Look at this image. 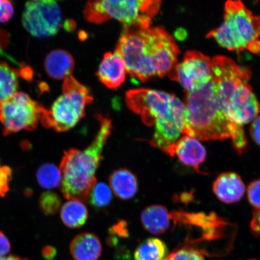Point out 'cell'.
Masks as SVG:
<instances>
[{"label":"cell","mask_w":260,"mask_h":260,"mask_svg":"<svg viewBox=\"0 0 260 260\" xmlns=\"http://www.w3.org/2000/svg\"><path fill=\"white\" fill-rule=\"evenodd\" d=\"M242 73H223L213 80L221 107L226 115L242 126L253 121L260 113V105L248 82Z\"/></svg>","instance_id":"obj_6"},{"label":"cell","mask_w":260,"mask_h":260,"mask_svg":"<svg viewBox=\"0 0 260 260\" xmlns=\"http://www.w3.org/2000/svg\"><path fill=\"white\" fill-rule=\"evenodd\" d=\"M168 74L170 79L180 83L187 92H192L211 80V59L199 51H188L183 61L175 64Z\"/></svg>","instance_id":"obj_11"},{"label":"cell","mask_w":260,"mask_h":260,"mask_svg":"<svg viewBox=\"0 0 260 260\" xmlns=\"http://www.w3.org/2000/svg\"><path fill=\"white\" fill-rule=\"evenodd\" d=\"M109 183L114 193L122 200L132 199L138 192L137 178L125 169L113 172L110 175Z\"/></svg>","instance_id":"obj_18"},{"label":"cell","mask_w":260,"mask_h":260,"mask_svg":"<svg viewBox=\"0 0 260 260\" xmlns=\"http://www.w3.org/2000/svg\"><path fill=\"white\" fill-rule=\"evenodd\" d=\"M42 253L45 259L50 260L56 255L57 250L53 246H46L42 249Z\"/></svg>","instance_id":"obj_33"},{"label":"cell","mask_w":260,"mask_h":260,"mask_svg":"<svg viewBox=\"0 0 260 260\" xmlns=\"http://www.w3.org/2000/svg\"><path fill=\"white\" fill-rule=\"evenodd\" d=\"M45 71L52 79L64 80L72 75L75 67L74 58L67 51L55 50L50 52L45 58Z\"/></svg>","instance_id":"obj_17"},{"label":"cell","mask_w":260,"mask_h":260,"mask_svg":"<svg viewBox=\"0 0 260 260\" xmlns=\"http://www.w3.org/2000/svg\"><path fill=\"white\" fill-rule=\"evenodd\" d=\"M250 260H256V259H250Z\"/></svg>","instance_id":"obj_38"},{"label":"cell","mask_w":260,"mask_h":260,"mask_svg":"<svg viewBox=\"0 0 260 260\" xmlns=\"http://www.w3.org/2000/svg\"><path fill=\"white\" fill-rule=\"evenodd\" d=\"M247 192L249 203L255 209H260V179L249 185Z\"/></svg>","instance_id":"obj_26"},{"label":"cell","mask_w":260,"mask_h":260,"mask_svg":"<svg viewBox=\"0 0 260 260\" xmlns=\"http://www.w3.org/2000/svg\"><path fill=\"white\" fill-rule=\"evenodd\" d=\"M251 228L255 235L260 237V209H255L253 212Z\"/></svg>","instance_id":"obj_32"},{"label":"cell","mask_w":260,"mask_h":260,"mask_svg":"<svg viewBox=\"0 0 260 260\" xmlns=\"http://www.w3.org/2000/svg\"><path fill=\"white\" fill-rule=\"evenodd\" d=\"M213 190L218 199L226 204L239 202L245 193V186L239 175L226 172L214 182Z\"/></svg>","instance_id":"obj_14"},{"label":"cell","mask_w":260,"mask_h":260,"mask_svg":"<svg viewBox=\"0 0 260 260\" xmlns=\"http://www.w3.org/2000/svg\"><path fill=\"white\" fill-rule=\"evenodd\" d=\"M168 248L160 239L151 237L140 243L135 252V260H166Z\"/></svg>","instance_id":"obj_20"},{"label":"cell","mask_w":260,"mask_h":260,"mask_svg":"<svg viewBox=\"0 0 260 260\" xmlns=\"http://www.w3.org/2000/svg\"><path fill=\"white\" fill-rule=\"evenodd\" d=\"M251 135L256 144L260 146V116L253 120L251 126Z\"/></svg>","instance_id":"obj_30"},{"label":"cell","mask_w":260,"mask_h":260,"mask_svg":"<svg viewBox=\"0 0 260 260\" xmlns=\"http://www.w3.org/2000/svg\"><path fill=\"white\" fill-rule=\"evenodd\" d=\"M0 260H29L27 259H22L21 258L17 257V256H9L7 257H3L0 258Z\"/></svg>","instance_id":"obj_37"},{"label":"cell","mask_w":260,"mask_h":260,"mask_svg":"<svg viewBox=\"0 0 260 260\" xmlns=\"http://www.w3.org/2000/svg\"><path fill=\"white\" fill-rule=\"evenodd\" d=\"M50 260H53V259H50Z\"/></svg>","instance_id":"obj_39"},{"label":"cell","mask_w":260,"mask_h":260,"mask_svg":"<svg viewBox=\"0 0 260 260\" xmlns=\"http://www.w3.org/2000/svg\"><path fill=\"white\" fill-rule=\"evenodd\" d=\"M259 36L260 16L253 15L241 0H228L223 23L207 37L230 51H243Z\"/></svg>","instance_id":"obj_7"},{"label":"cell","mask_w":260,"mask_h":260,"mask_svg":"<svg viewBox=\"0 0 260 260\" xmlns=\"http://www.w3.org/2000/svg\"><path fill=\"white\" fill-rule=\"evenodd\" d=\"M125 100L146 125L153 126L149 144L172 157L175 144L185 135L184 103L173 94L144 88L128 91Z\"/></svg>","instance_id":"obj_2"},{"label":"cell","mask_w":260,"mask_h":260,"mask_svg":"<svg viewBox=\"0 0 260 260\" xmlns=\"http://www.w3.org/2000/svg\"><path fill=\"white\" fill-rule=\"evenodd\" d=\"M61 21V10L55 0H29L25 4L22 24L32 37H53L59 31Z\"/></svg>","instance_id":"obj_10"},{"label":"cell","mask_w":260,"mask_h":260,"mask_svg":"<svg viewBox=\"0 0 260 260\" xmlns=\"http://www.w3.org/2000/svg\"><path fill=\"white\" fill-rule=\"evenodd\" d=\"M115 51L126 72L142 82L170 73L180 53L174 38L161 27L123 28Z\"/></svg>","instance_id":"obj_1"},{"label":"cell","mask_w":260,"mask_h":260,"mask_svg":"<svg viewBox=\"0 0 260 260\" xmlns=\"http://www.w3.org/2000/svg\"><path fill=\"white\" fill-rule=\"evenodd\" d=\"M39 184L47 189H53L60 186L61 174L59 168L52 164H44L37 172Z\"/></svg>","instance_id":"obj_22"},{"label":"cell","mask_w":260,"mask_h":260,"mask_svg":"<svg viewBox=\"0 0 260 260\" xmlns=\"http://www.w3.org/2000/svg\"><path fill=\"white\" fill-rule=\"evenodd\" d=\"M97 118L100 128L92 144L83 151L72 148L64 152L59 168L60 188L68 200L89 201L90 191L96 184V172L112 130L109 117L99 115Z\"/></svg>","instance_id":"obj_4"},{"label":"cell","mask_w":260,"mask_h":260,"mask_svg":"<svg viewBox=\"0 0 260 260\" xmlns=\"http://www.w3.org/2000/svg\"><path fill=\"white\" fill-rule=\"evenodd\" d=\"M109 233L110 235L127 238L129 237L128 224L125 220H120L110 227Z\"/></svg>","instance_id":"obj_29"},{"label":"cell","mask_w":260,"mask_h":260,"mask_svg":"<svg viewBox=\"0 0 260 260\" xmlns=\"http://www.w3.org/2000/svg\"><path fill=\"white\" fill-rule=\"evenodd\" d=\"M92 101L88 88L71 75L63 80L62 95L50 110L47 109L41 122L45 127L58 132L68 131L83 118L86 107Z\"/></svg>","instance_id":"obj_8"},{"label":"cell","mask_w":260,"mask_h":260,"mask_svg":"<svg viewBox=\"0 0 260 260\" xmlns=\"http://www.w3.org/2000/svg\"><path fill=\"white\" fill-rule=\"evenodd\" d=\"M14 14V6L10 0H0V22L6 23Z\"/></svg>","instance_id":"obj_28"},{"label":"cell","mask_w":260,"mask_h":260,"mask_svg":"<svg viewBox=\"0 0 260 260\" xmlns=\"http://www.w3.org/2000/svg\"><path fill=\"white\" fill-rule=\"evenodd\" d=\"M185 135L201 141L232 139L236 150L242 153L247 146L241 126L224 113L212 80L192 92H187Z\"/></svg>","instance_id":"obj_3"},{"label":"cell","mask_w":260,"mask_h":260,"mask_svg":"<svg viewBox=\"0 0 260 260\" xmlns=\"http://www.w3.org/2000/svg\"><path fill=\"white\" fill-rule=\"evenodd\" d=\"M247 49L253 53H260V41H255L251 42Z\"/></svg>","instance_id":"obj_35"},{"label":"cell","mask_w":260,"mask_h":260,"mask_svg":"<svg viewBox=\"0 0 260 260\" xmlns=\"http://www.w3.org/2000/svg\"><path fill=\"white\" fill-rule=\"evenodd\" d=\"M206 149L199 140L183 135L175 144L172 157L177 156L183 164L201 173L200 165L206 160Z\"/></svg>","instance_id":"obj_13"},{"label":"cell","mask_w":260,"mask_h":260,"mask_svg":"<svg viewBox=\"0 0 260 260\" xmlns=\"http://www.w3.org/2000/svg\"><path fill=\"white\" fill-rule=\"evenodd\" d=\"M141 220L144 229L152 235H162L171 226L170 211L160 205L146 207L142 211Z\"/></svg>","instance_id":"obj_16"},{"label":"cell","mask_w":260,"mask_h":260,"mask_svg":"<svg viewBox=\"0 0 260 260\" xmlns=\"http://www.w3.org/2000/svg\"><path fill=\"white\" fill-rule=\"evenodd\" d=\"M112 200V190L105 183L94 185L90 191L89 200L94 207L103 208L108 206Z\"/></svg>","instance_id":"obj_23"},{"label":"cell","mask_w":260,"mask_h":260,"mask_svg":"<svg viewBox=\"0 0 260 260\" xmlns=\"http://www.w3.org/2000/svg\"><path fill=\"white\" fill-rule=\"evenodd\" d=\"M47 109L27 94L16 92L0 104V122L5 135L37 128Z\"/></svg>","instance_id":"obj_9"},{"label":"cell","mask_w":260,"mask_h":260,"mask_svg":"<svg viewBox=\"0 0 260 260\" xmlns=\"http://www.w3.org/2000/svg\"><path fill=\"white\" fill-rule=\"evenodd\" d=\"M107 243L110 246H116L118 245V237L115 236L110 235L107 238Z\"/></svg>","instance_id":"obj_36"},{"label":"cell","mask_w":260,"mask_h":260,"mask_svg":"<svg viewBox=\"0 0 260 260\" xmlns=\"http://www.w3.org/2000/svg\"><path fill=\"white\" fill-rule=\"evenodd\" d=\"M11 251V245L7 237L0 232V258L4 257Z\"/></svg>","instance_id":"obj_31"},{"label":"cell","mask_w":260,"mask_h":260,"mask_svg":"<svg viewBox=\"0 0 260 260\" xmlns=\"http://www.w3.org/2000/svg\"><path fill=\"white\" fill-rule=\"evenodd\" d=\"M102 250L99 237L90 233L79 234L70 244V252L75 260H98Z\"/></svg>","instance_id":"obj_15"},{"label":"cell","mask_w":260,"mask_h":260,"mask_svg":"<svg viewBox=\"0 0 260 260\" xmlns=\"http://www.w3.org/2000/svg\"><path fill=\"white\" fill-rule=\"evenodd\" d=\"M12 171L11 168L0 164V196L5 197L9 190Z\"/></svg>","instance_id":"obj_27"},{"label":"cell","mask_w":260,"mask_h":260,"mask_svg":"<svg viewBox=\"0 0 260 260\" xmlns=\"http://www.w3.org/2000/svg\"><path fill=\"white\" fill-rule=\"evenodd\" d=\"M166 260H206L199 250L189 246H184L169 254Z\"/></svg>","instance_id":"obj_25"},{"label":"cell","mask_w":260,"mask_h":260,"mask_svg":"<svg viewBox=\"0 0 260 260\" xmlns=\"http://www.w3.org/2000/svg\"><path fill=\"white\" fill-rule=\"evenodd\" d=\"M124 61L118 52H109L104 56L96 76L101 82L109 89H116L124 83L126 79Z\"/></svg>","instance_id":"obj_12"},{"label":"cell","mask_w":260,"mask_h":260,"mask_svg":"<svg viewBox=\"0 0 260 260\" xmlns=\"http://www.w3.org/2000/svg\"><path fill=\"white\" fill-rule=\"evenodd\" d=\"M60 217L63 223L71 229H79L88 219V211L81 201L69 200L61 207Z\"/></svg>","instance_id":"obj_19"},{"label":"cell","mask_w":260,"mask_h":260,"mask_svg":"<svg viewBox=\"0 0 260 260\" xmlns=\"http://www.w3.org/2000/svg\"><path fill=\"white\" fill-rule=\"evenodd\" d=\"M61 204L60 198L56 193L47 191L41 195L40 207L42 212L47 215H53L60 209Z\"/></svg>","instance_id":"obj_24"},{"label":"cell","mask_w":260,"mask_h":260,"mask_svg":"<svg viewBox=\"0 0 260 260\" xmlns=\"http://www.w3.org/2000/svg\"><path fill=\"white\" fill-rule=\"evenodd\" d=\"M174 36L178 40L183 41L187 38V32L184 28H178L177 30L175 31Z\"/></svg>","instance_id":"obj_34"},{"label":"cell","mask_w":260,"mask_h":260,"mask_svg":"<svg viewBox=\"0 0 260 260\" xmlns=\"http://www.w3.org/2000/svg\"><path fill=\"white\" fill-rule=\"evenodd\" d=\"M6 63L0 62V104L6 102L18 89V73Z\"/></svg>","instance_id":"obj_21"},{"label":"cell","mask_w":260,"mask_h":260,"mask_svg":"<svg viewBox=\"0 0 260 260\" xmlns=\"http://www.w3.org/2000/svg\"><path fill=\"white\" fill-rule=\"evenodd\" d=\"M160 6L161 0H90L83 14L86 21L93 24L115 19L123 28H148Z\"/></svg>","instance_id":"obj_5"}]
</instances>
